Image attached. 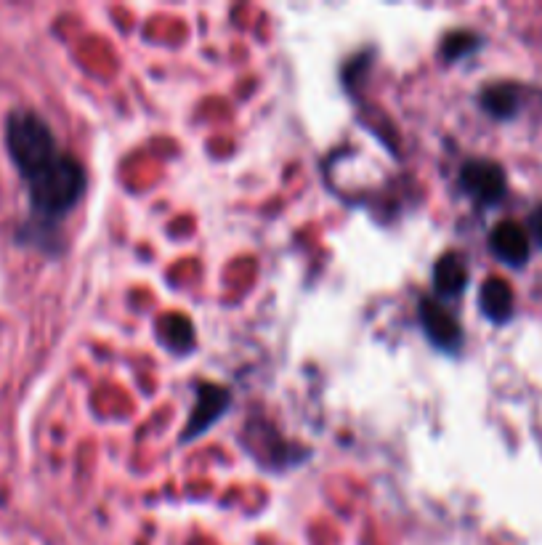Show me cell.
Here are the masks:
<instances>
[{
  "mask_svg": "<svg viewBox=\"0 0 542 545\" xmlns=\"http://www.w3.org/2000/svg\"><path fill=\"white\" fill-rule=\"evenodd\" d=\"M3 136H6V152L11 157V163H14L16 173H19V179L62 152L54 136V128L35 109H11L6 115Z\"/></svg>",
  "mask_w": 542,
  "mask_h": 545,
  "instance_id": "1",
  "label": "cell"
},
{
  "mask_svg": "<svg viewBox=\"0 0 542 545\" xmlns=\"http://www.w3.org/2000/svg\"><path fill=\"white\" fill-rule=\"evenodd\" d=\"M460 189L479 208H495L508 195V176L503 165L489 157H471L460 165Z\"/></svg>",
  "mask_w": 542,
  "mask_h": 545,
  "instance_id": "2",
  "label": "cell"
},
{
  "mask_svg": "<svg viewBox=\"0 0 542 545\" xmlns=\"http://www.w3.org/2000/svg\"><path fill=\"white\" fill-rule=\"evenodd\" d=\"M194 405L192 413L186 418V426L181 431V444H189L208 434L229 410H232V391L218 383H197L194 386Z\"/></svg>",
  "mask_w": 542,
  "mask_h": 545,
  "instance_id": "3",
  "label": "cell"
},
{
  "mask_svg": "<svg viewBox=\"0 0 542 545\" xmlns=\"http://www.w3.org/2000/svg\"><path fill=\"white\" fill-rule=\"evenodd\" d=\"M418 317L420 327L431 343H434L439 351H447V354H457L460 346H463V327L457 325L455 314L436 298H420L418 304Z\"/></svg>",
  "mask_w": 542,
  "mask_h": 545,
  "instance_id": "4",
  "label": "cell"
},
{
  "mask_svg": "<svg viewBox=\"0 0 542 545\" xmlns=\"http://www.w3.org/2000/svg\"><path fill=\"white\" fill-rule=\"evenodd\" d=\"M489 250L495 253L497 261H503L511 269H521L532 258V240L527 229L516 221H500L489 232Z\"/></svg>",
  "mask_w": 542,
  "mask_h": 545,
  "instance_id": "5",
  "label": "cell"
},
{
  "mask_svg": "<svg viewBox=\"0 0 542 545\" xmlns=\"http://www.w3.org/2000/svg\"><path fill=\"white\" fill-rule=\"evenodd\" d=\"M479 306L489 322H495V325L511 322L513 312H516L511 282H505L503 277H489L479 290Z\"/></svg>",
  "mask_w": 542,
  "mask_h": 545,
  "instance_id": "6",
  "label": "cell"
},
{
  "mask_svg": "<svg viewBox=\"0 0 542 545\" xmlns=\"http://www.w3.org/2000/svg\"><path fill=\"white\" fill-rule=\"evenodd\" d=\"M468 285V266L460 253H444L436 258L434 264V290L436 296L447 301V298H457Z\"/></svg>",
  "mask_w": 542,
  "mask_h": 545,
  "instance_id": "7",
  "label": "cell"
},
{
  "mask_svg": "<svg viewBox=\"0 0 542 545\" xmlns=\"http://www.w3.org/2000/svg\"><path fill=\"white\" fill-rule=\"evenodd\" d=\"M479 107L492 120H513L521 109V91L513 83H489L481 88Z\"/></svg>",
  "mask_w": 542,
  "mask_h": 545,
  "instance_id": "8",
  "label": "cell"
},
{
  "mask_svg": "<svg viewBox=\"0 0 542 545\" xmlns=\"http://www.w3.org/2000/svg\"><path fill=\"white\" fill-rule=\"evenodd\" d=\"M160 341L165 349H171L173 354H189L194 349V322L184 314H171L160 320Z\"/></svg>",
  "mask_w": 542,
  "mask_h": 545,
  "instance_id": "9",
  "label": "cell"
},
{
  "mask_svg": "<svg viewBox=\"0 0 542 545\" xmlns=\"http://www.w3.org/2000/svg\"><path fill=\"white\" fill-rule=\"evenodd\" d=\"M481 46H484V40H481L479 32L452 30L442 38L439 56H442L444 64H452V62H457V59H465V56L476 54Z\"/></svg>",
  "mask_w": 542,
  "mask_h": 545,
  "instance_id": "10",
  "label": "cell"
},
{
  "mask_svg": "<svg viewBox=\"0 0 542 545\" xmlns=\"http://www.w3.org/2000/svg\"><path fill=\"white\" fill-rule=\"evenodd\" d=\"M527 234H529V240H535L537 245L542 248V205H540V208H535V213L529 216Z\"/></svg>",
  "mask_w": 542,
  "mask_h": 545,
  "instance_id": "11",
  "label": "cell"
}]
</instances>
